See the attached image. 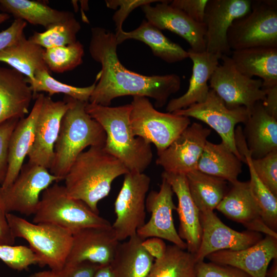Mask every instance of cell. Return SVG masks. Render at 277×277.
I'll list each match as a JSON object with an SVG mask.
<instances>
[{
	"label": "cell",
	"mask_w": 277,
	"mask_h": 277,
	"mask_svg": "<svg viewBox=\"0 0 277 277\" xmlns=\"http://www.w3.org/2000/svg\"><path fill=\"white\" fill-rule=\"evenodd\" d=\"M117 44L127 39L141 41L148 45L153 55L168 63H174L188 58L187 51L164 35L159 29L147 21L143 20L135 29L115 34Z\"/></svg>",
	"instance_id": "obj_28"
},
{
	"label": "cell",
	"mask_w": 277,
	"mask_h": 277,
	"mask_svg": "<svg viewBox=\"0 0 277 277\" xmlns=\"http://www.w3.org/2000/svg\"><path fill=\"white\" fill-rule=\"evenodd\" d=\"M251 0H208L204 24L206 51L220 55L231 53L227 32L232 23L251 10Z\"/></svg>",
	"instance_id": "obj_13"
},
{
	"label": "cell",
	"mask_w": 277,
	"mask_h": 277,
	"mask_svg": "<svg viewBox=\"0 0 277 277\" xmlns=\"http://www.w3.org/2000/svg\"><path fill=\"white\" fill-rule=\"evenodd\" d=\"M230 57L244 75L260 77L262 86L277 85V47L259 46L233 50Z\"/></svg>",
	"instance_id": "obj_27"
},
{
	"label": "cell",
	"mask_w": 277,
	"mask_h": 277,
	"mask_svg": "<svg viewBox=\"0 0 277 277\" xmlns=\"http://www.w3.org/2000/svg\"><path fill=\"white\" fill-rule=\"evenodd\" d=\"M252 164L260 180L277 196V150L261 158H252Z\"/></svg>",
	"instance_id": "obj_40"
},
{
	"label": "cell",
	"mask_w": 277,
	"mask_h": 277,
	"mask_svg": "<svg viewBox=\"0 0 277 277\" xmlns=\"http://www.w3.org/2000/svg\"><path fill=\"white\" fill-rule=\"evenodd\" d=\"M244 124L243 135L253 159L277 150V118L266 112L263 102L255 104Z\"/></svg>",
	"instance_id": "obj_26"
},
{
	"label": "cell",
	"mask_w": 277,
	"mask_h": 277,
	"mask_svg": "<svg viewBox=\"0 0 277 277\" xmlns=\"http://www.w3.org/2000/svg\"><path fill=\"white\" fill-rule=\"evenodd\" d=\"M187 51L193 63L189 87L183 95L168 103L166 108L167 112L172 113L205 101L210 89L208 82L219 65L221 57L219 55L206 51L196 52L190 49Z\"/></svg>",
	"instance_id": "obj_23"
},
{
	"label": "cell",
	"mask_w": 277,
	"mask_h": 277,
	"mask_svg": "<svg viewBox=\"0 0 277 277\" xmlns=\"http://www.w3.org/2000/svg\"><path fill=\"white\" fill-rule=\"evenodd\" d=\"M33 222L53 224L73 234L86 228L112 226L108 220L94 213L83 201L70 196L64 186L57 182L42 192Z\"/></svg>",
	"instance_id": "obj_6"
},
{
	"label": "cell",
	"mask_w": 277,
	"mask_h": 277,
	"mask_svg": "<svg viewBox=\"0 0 277 277\" xmlns=\"http://www.w3.org/2000/svg\"><path fill=\"white\" fill-rule=\"evenodd\" d=\"M34 80V83L30 85L34 97L37 93L42 92H47L49 95L62 93L84 102H89L96 83L95 80L91 85L85 87L69 85L54 78L51 76L49 70L47 69L36 71Z\"/></svg>",
	"instance_id": "obj_36"
},
{
	"label": "cell",
	"mask_w": 277,
	"mask_h": 277,
	"mask_svg": "<svg viewBox=\"0 0 277 277\" xmlns=\"http://www.w3.org/2000/svg\"><path fill=\"white\" fill-rule=\"evenodd\" d=\"M0 260L8 267L18 271L26 269L38 262L34 251L23 245H0Z\"/></svg>",
	"instance_id": "obj_39"
},
{
	"label": "cell",
	"mask_w": 277,
	"mask_h": 277,
	"mask_svg": "<svg viewBox=\"0 0 277 277\" xmlns=\"http://www.w3.org/2000/svg\"><path fill=\"white\" fill-rule=\"evenodd\" d=\"M69 107L63 115L49 172L64 180L78 155L87 147L103 146L106 135L102 126L86 112L87 103L65 96Z\"/></svg>",
	"instance_id": "obj_4"
},
{
	"label": "cell",
	"mask_w": 277,
	"mask_h": 277,
	"mask_svg": "<svg viewBox=\"0 0 277 277\" xmlns=\"http://www.w3.org/2000/svg\"><path fill=\"white\" fill-rule=\"evenodd\" d=\"M130 122L136 136L153 144L159 154L191 124L190 118L155 109L148 98L133 96Z\"/></svg>",
	"instance_id": "obj_7"
},
{
	"label": "cell",
	"mask_w": 277,
	"mask_h": 277,
	"mask_svg": "<svg viewBox=\"0 0 277 277\" xmlns=\"http://www.w3.org/2000/svg\"><path fill=\"white\" fill-rule=\"evenodd\" d=\"M222 64L212 75L209 86L229 108L245 107L250 112L255 104L264 102L265 94L261 79H254L241 73L231 57L222 55Z\"/></svg>",
	"instance_id": "obj_11"
},
{
	"label": "cell",
	"mask_w": 277,
	"mask_h": 277,
	"mask_svg": "<svg viewBox=\"0 0 277 277\" xmlns=\"http://www.w3.org/2000/svg\"><path fill=\"white\" fill-rule=\"evenodd\" d=\"M91 31L89 51L101 70L89 103L110 106L116 97L139 96L153 98L155 107L161 108L180 89L181 80L177 74L147 76L128 70L118 58L115 34L101 27H92Z\"/></svg>",
	"instance_id": "obj_1"
},
{
	"label": "cell",
	"mask_w": 277,
	"mask_h": 277,
	"mask_svg": "<svg viewBox=\"0 0 277 277\" xmlns=\"http://www.w3.org/2000/svg\"><path fill=\"white\" fill-rule=\"evenodd\" d=\"M231 50L253 47H277V1H251L250 11L235 19L227 32Z\"/></svg>",
	"instance_id": "obj_8"
},
{
	"label": "cell",
	"mask_w": 277,
	"mask_h": 277,
	"mask_svg": "<svg viewBox=\"0 0 277 277\" xmlns=\"http://www.w3.org/2000/svg\"><path fill=\"white\" fill-rule=\"evenodd\" d=\"M210 129L201 124H190L164 151L157 154L156 164L164 171L174 173H187L196 170Z\"/></svg>",
	"instance_id": "obj_14"
},
{
	"label": "cell",
	"mask_w": 277,
	"mask_h": 277,
	"mask_svg": "<svg viewBox=\"0 0 277 277\" xmlns=\"http://www.w3.org/2000/svg\"><path fill=\"white\" fill-rule=\"evenodd\" d=\"M142 245L145 250L154 259L157 260L163 256L167 246L163 239L151 237L144 240Z\"/></svg>",
	"instance_id": "obj_47"
},
{
	"label": "cell",
	"mask_w": 277,
	"mask_h": 277,
	"mask_svg": "<svg viewBox=\"0 0 277 277\" xmlns=\"http://www.w3.org/2000/svg\"><path fill=\"white\" fill-rule=\"evenodd\" d=\"M245 163L248 166L250 180L249 181L251 192L259 208L261 217L271 230H277V196H275L260 180L252 164L249 152L244 154Z\"/></svg>",
	"instance_id": "obj_35"
},
{
	"label": "cell",
	"mask_w": 277,
	"mask_h": 277,
	"mask_svg": "<svg viewBox=\"0 0 277 277\" xmlns=\"http://www.w3.org/2000/svg\"><path fill=\"white\" fill-rule=\"evenodd\" d=\"M94 277H114L110 265H102Z\"/></svg>",
	"instance_id": "obj_50"
},
{
	"label": "cell",
	"mask_w": 277,
	"mask_h": 277,
	"mask_svg": "<svg viewBox=\"0 0 277 277\" xmlns=\"http://www.w3.org/2000/svg\"><path fill=\"white\" fill-rule=\"evenodd\" d=\"M191 197L200 212L213 211L228 191L226 181L195 170L186 174Z\"/></svg>",
	"instance_id": "obj_33"
},
{
	"label": "cell",
	"mask_w": 277,
	"mask_h": 277,
	"mask_svg": "<svg viewBox=\"0 0 277 277\" xmlns=\"http://www.w3.org/2000/svg\"><path fill=\"white\" fill-rule=\"evenodd\" d=\"M6 212L0 199V245H13L15 239L6 218Z\"/></svg>",
	"instance_id": "obj_49"
},
{
	"label": "cell",
	"mask_w": 277,
	"mask_h": 277,
	"mask_svg": "<svg viewBox=\"0 0 277 277\" xmlns=\"http://www.w3.org/2000/svg\"><path fill=\"white\" fill-rule=\"evenodd\" d=\"M231 185L216 209L228 219L242 224L249 231L277 238V233L267 227L261 217L249 182L238 180Z\"/></svg>",
	"instance_id": "obj_20"
},
{
	"label": "cell",
	"mask_w": 277,
	"mask_h": 277,
	"mask_svg": "<svg viewBox=\"0 0 277 277\" xmlns=\"http://www.w3.org/2000/svg\"><path fill=\"white\" fill-rule=\"evenodd\" d=\"M81 28L80 23L73 17L43 32H34L29 39L45 49L64 46L77 41L76 35Z\"/></svg>",
	"instance_id": "obj_38"
},
{
	"label": "cell",
	"mask_w": 277,
	"mask_h": 277,
	"mask_svg": "<svg viewBox=\"0 0 277 277\" xmlns=\"http://www.w3.org/2000/svg\"><path fill=\"white\" fill-rule=\"evenodd\" d=\"M55 182H58L57 177L48 169L28 162L11 185L0 187V199L5 210L6 213L34 215L42 192Z\"/></svg>",
	"instance_id": "obj_10"
},
{
	"label": "cell",
	"mask_w": 277,
	"mask_h": 277,
	"mask_svg": "<svg viewBox=\"0 0 277 277\" xmlns=\"http://www.w3.org/2000/svg\"><path fill=\"white\" fill-rule=\"evenodd\" d=\"M34 98L26 77L13 68L0 67V124L12 118L29 114Z\"/></svg>",
	"instance_id": "obj_25"
},
{
	"label": "cell",
	"mask_w": 277,
	"mask_h": 277,
	"mask_svg": "<svg viewBox=\"0 0 277 277\" xmlns=\"http://www.w3.org/2000/svg\"><path fill=\"white\" fill-rule=\"evenodd\" d=\"M27 23L15 19L6 29L0 32V51L15 44L25 36L24 31Z\"/></svg>",
	"instance_id": "obj_45"
},
{
	"label": "cell",
	"mask_w": 277,
	"mask_h": 277,
	"mask_svg": "<svg viewBox=\"0 0 277 277\" xmlns=\"http://www.w3.org/2000/svg\"><path fill=\"white\" fill-rule=\"evenodd\" d=\"M136 234L120 242L110 264L114 277H147L154 259L143 248Z\"/></svg>",
	"instance_id": "obj_29"
},
{
	"label": "cell",
	"mask_w": 277,
	"mask_h": 277,
	"mask_svg": "<svg viewBox=\"0 0 277 277\" xmlns=\"http://www.w3.org/2000/svg\"><path fill=\"white\" fill-rule=\"evenodd\" d=\"M208 0H173L170 5L177 8L194 21L204 23L205 9Z\"/></svg>",
	"instance_id": "obj_44"
},
{
	"label": "cell",
	"mask_w": 277,
	"mask_h": 277,
	"mask_svg": "<svg viewBox=\"0 0 277 277\" xmlns=\"http://www.w3.org/2000/svg\"><path fill=\"white\" fill-rule=\"evenodd\" d=\"M120 242L112 226L81 229L73 234L72 246L63 269L84 261L109 265Z\"/></svg>",
	"instance_id": "obj_18"
},
{
	"label": "cell",
	"mask_w": 277,
	"mask_h": 277,
	"mask_svg": "<svg viewBox=\"0 0 277 277\" xmlns=\"http://www.w3.org/2000/svg\"><path fill=\"white\" fill-rule=\"evenodd\" d=\"M242 161L224 143L207 141L196 170L233 183L242 171Z\"/></svg>",
	"instance_id": "obj_31"
},
{
	"label": "cell",
	"mask_w": 277,
	"mask_h": 277,
	"mask_svg": "<svg viewBox=\"0 0 277 277\" xmlns=\"http://www.w3.org/2000/svg\"><path fill=\"white\" fill-rule=\"evenodd\" d=\"M202 236L199 248L194 254L196 263L204 261L213 252L223 250H239L263 239L261 233L239 232L224 224L213 211L200 212Z\"/></svg>",
	"instance_id": "obj_17"
},
{
	"label": "cell",
	"mask_w": 277,
	"mask_h": 277,
	"mask_svg": "<svg viewBox=\"0 0 277 277\" xmlns=\"http://www.w3.org/2000/svg\"><path fill=\"white\" fill-rule=\"evenodd\" d=\"M277 259H274L271 268L267 270L266 277H277Z\"/></svg>",
	"instance_id": "obj_52"
},
{
	"label": "cell",
	"mask_w": 277,
	"mask_h": 277,
	"mask_svg": "<svg viewBox=\"0 0 277 277\" xmlns=\"http://www.w3.org/2000/svg\"><path fill=\"white\" fill-rule=\"evenodd\" d=\"M45 49L27 39L25 35L15 44L0 51V62L23 74L30 85L35 81L36 71L48 70L43 58Z\"/></svg>",
	"instance_id": "obj_32"
},
{
	"label": "cell",
	"mask_w": 277,
	"mask_h": 277,
	"mask_svg": "<svg viewBox=\"0 0 277 277\" xmlns=\"http://www.w3.org/2000/svg\"><path fill=\"white\" fill-rule=\"evenodd\" d=\"M104 146H92L81 153L64 179L67 194L98 214V203L109 194L113 181L129 172Z\"/></svg>",
	"instance_id": "obj_2"
},
{
	"label": "cell",
	"mask_w": 277,
	"mask_h": 277,
	"mask_svg": "<svg viewBox=\"0 0 277 277\" xmlns=\"http://www.w3.org/2000/svg\"><path fill=\"white\" fill-rule=\"evenodd\" d=\"M131 104L117 107L88 102L86 112L104 129L105 150L120 161L129 172L143 173L152 162L151 144L134 135L130 125Z\"/></svg>",
	"instance_id": "obj_3"
},
{
	"label": "cell",
	"mask_w": 277,
	"mask_h": 277,
	"mask_svg": "<svg viewBox=\"0 0 277 277\" xmlns=\"http://www.w3.org/2000/svg\"><path fill=\"white\" fill-rule=\"evenodd\" d=\"M19 118L14 117L0 124V184L6 177L8 168L9 144L12 133Z\"/></svg>",
	"instance_id": "obj_43"
},
{
	"label": "cell",
	"mask_w": 277,
	"mask_h": 277,
	"mask_svg": "<svg viewBox=\"0 0 277 277\" xmlns=\"http://www.w3.org/2000/svg\"><path fill=\"white\" fill-rule=\"evenodd\" d=\"M173 193L169 183L162 177L160 190H152L147 195L146 210L150 217L137 230L136 234L143 240L151 237L164 239L186 250L187 245L179 235L173 222L172 212L176 209Z\"/></svg>",
	"instance_id": "obj_15"
},
{
	"label": "cell",
	"mask_w": 277,
	"mask_h": 277,
	"mask_svg": "<svg viewBox=\"0 0 277 277\" xmlns=\"http://www.w3.org/2000/svg\"><path fill=\"white\" fill-rule=\"evenodd\" d=\"M195 277H251L237 268L211 262H198L195 266Z\"/></svg>",
	"instance_id": "obj_41"
},
{
	"label": "cell",
	"mask_w": 277,
	"mask_h": 277,
	"mask_svg": "<svg viewBox=\"0 0 277 277\" xmlns=\"http://www.w3.org/2000/svg\"><path fill=\"white\" fill-rule=\"evenodd\" d=\"M165 178L176 194L178 205L176 210L180 225L178 234L187 245V251L192 254L197 251L201 241L202 226L200 212L190 193L186 175L163 171Z\"/></svg>",
	"instance_id": "obj_22"
},
{
	"label": "cell",
	"mask_w": 277,
	"mask_h": 277,
	"mask_svg": "<svg viewBox=\"0 0 277 277\" xmlns=\"http://www.w3.org/2000/svg\"><path fill=\"white\" fill-rule=\"evenodd\" d=\"M6 218L14 238L28 242L38 265L62 271L72 246L73 234L70 231L51 223L30 222L11 213H7Z\"/></svg>",
	"instance_id": "obj_5"
},
{
	"label": "cell",
	"mask_w": 277,
	"mask_h": 277,
	"mask_svg": "<svg viewBox=\"0 0 277 277\" xmlns=\"http://www.w3.org/2000/svg\"><path fill=\"white\" fill-rule=\"evenodd\" d=\"M163 0H108L105 3L107 7L116 9L119 7L114 14L112 19L116 26V33L117 34L123 30L122 25L124 21L129 14L135 8L147 4H151L155 2H161Z\"/></svg>",
	"instance_id": "obj_42"
},
{
	"label": "cell",
	"mask_w": 277,
	"mask_h": 277,
	"mask_svg": "<svg viewBox=\"0 0 277 277\" xmlns=\"http://www.w3.org/2000/svg\"><path fill=\"white\" fill-rule=\"evenodd\" d=\"M10 15L6 13H0V24L9 19Z\"/></svg>",
	"instance_id": "obj_53"
},
{
	"label": "cell",
	"mask_w": 277,
	"mask_h": 277,
	"mask_svg": "<svg viewBox=\"0 0 277 277\" xmlns=\"http://www.w3.org/2000/svg\"><path fill=\"white\" fill-rule=\"evenodd\" d=\"M101 265L84 261L70 267L63 269L60 277H94Z\"/></svg>",
	"instance_id": "obj_46"
},
{
	"label": "cell",
	"mask_w": 277,
	"mask_h": 277,
	"mask_svg": "<svg viewBox=\"0 0 277 277\" xmlns=\"http://www.w3.org/2000/svg\"><path fill=\"white\" fill-rule=\"evenodd\" d=\"M172 113L193 117L207 124L220 136L222 142L242 161L236 147L234 132L235 126L239 123H244L249 116L250 112L245 107H227L223 100L210 89L203 102Z\"/></svg>",
	"instance_id": "obj_12"
},
{
	"label": "cell",
	"mask_w": 277,
	"mask_h": 277,
	"mask_svg": "<svg viewBox=\"0 0 277 277\" xmlns=\"http://www.w3.org/2000/svg\"><path fill=\"white\" fill-rule=\"evenodd\" d=\"M44 94L37 93L35 102L26 117L19 119L10 137L8 150V168L1 187L11 185L17 177L24 165V161L32 147L35 134V126Z\"/></svg>",
	"instance_id": "obj_24"
},
{
	"label": "cell",
	"mask_w": 277,
	"mask_h": 277,
	"mask_svg": "<svg viewBox=\"0 0 277 277\" xmlns=\"http://www.w3.org/2000/svg\"><path fill=\"white\" fill-rule=\"evenodd\" d=\"M151 179L144 172H128L124 175L114 203L116 219L112 225L119 242L135 235L146 223V199Z\"/></svg>",
	"instance_id": "obj_9"
},
{
	"label": "cell",
	"mask_w": 277,
	"mask_h": 277,
	"mask_svg": "<svg viewBox=\"0 0 277 277\" xmlns=\"http://www.w3.org/2000/svg\"><path fill=\"white\" fill-rule=\"evenodd\" d=\"M68 107L65 98L55 101L44 95L36 121L33 144L28 155V162L50 169L61 120Z\"/></svg>",
	"instance_id": "obj_16"
},
{
	"label": "cell",
	"mask_w": 277,
	"mask_h": 277,
	"mask_svg": "<svg viewBox=\"0 0 277 277\" xmlns=\"http://www.w3.org/2000/svg\"><path fill=\"white\" fill-rule=\"evenodd\" d=\"M84 54V47L77 41L68 45L45 49L43 58L50 72L63 73L81 65Z\"/></svg>",
	"instance_id": "obj_37"
},
{
	"label": "cell",
	"mask_w": 277,
	"mask_h": 277,
	"mask_svg": "<svg viewBox=\"0 0 277 277\" xmlns=\"http://www.w3.org/2000/svg\"><path fill=\"white\" fill-rule=\"evenodd\" d=\"M29 277H60V272L52 270L35 272Z\"/></svg>",
	"instance_id": "obj_51"
},
{
	"label": "cell",
	"mask_w": 277,
	"mask_h": 277,
	"mask_svg": "<svg viewBox=\"0 0 277 277\" xmlns=\"http://www.w3.org/2000/svg\"><path fill=\"white\" fill-rule=\"evenodd\" d=\"M196 264L193 254L168 245L163 256L154 261L147 277H195Z\"/></svg>",
	"instance_id": "obj_34"
},
{
	"label": "cell",
	"mask_w": 277,
	"mask_h": 277,
	"mask_svg": "<svg viewBox=\"0 0 277 277\" xmlns=\"http://www.w3.org/2000/svg\"><path fill=\"white\" fill-rule=\"evenodd\" d=\"M170 1L163 0L154 6L151 4L141 6L147 21L161 30H168L183 37L192 51H205V24L194 21L181 10L171 6Z\"/></svg>",
	"instance_id": "obj_19"
},
{
	"label": "cell",
	"mask_w": 277,
	"mask_h": 277,
	"mask_svg": "<svg viewBox=\"0 0 277 277\" xmlns=\"http://www.w3.org/2000/svg\"><path fill=\"white\" fill-rule=\"evenodd\" d=\"M262 89L265 94V100L263 102L266 112L277 118V85L262 86Z\"/></svg>",
	"instance_id": "obj_48"
},
{
	"label": "cell",
	"mask_w": 277,
	"mask_h": 277,
	"mask_svg": "<svg viewBox=\"0 0 277 277\" xmlns=\"http://www.w3.org/2000/svg\"><path fill=\"white\" fill-rule=\"evenodd\" d=\"M206 258L211 262L240 269L251 277H266L270 262L277 259V238L266 235L245 249L220 250Z\"/></svg>",
	"instance_id": "obj_21"
},
{
	"label": "cell",
	"mask_w": 277,
	"mask_h": 277,
	"mask_svg": "<svg viewBox=\"0 0 277 277\" xmlns=\"http://www.w3.org/2000/svg\"><path fill=\"white\" fill-rule=\"evenodd\" d=\"M0 10L15 19L42 26L46 30L74 17L70 11L58 10L36 1L0 0Z\"/></svg>",
	"instance_id": "obj_30"
}]
</instances>
